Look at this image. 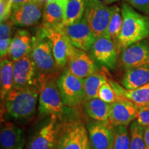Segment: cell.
I'll return each mask as SVG.
<instances>
[{"mask_svg": "<svg viewBox=\"0 0 149 149\" xmlns=\"http://www.w3.org/2000/svg\"><path fill=\"white\" fill-rule=\"evenodd\" d=\"M123 25L115 45L117 53L131 44L149 37V19L135 10L127 3L122 6Z\"/></svg>", "mask_w": 149, "mask_h": 149, "instance_id": "6da1fadb", "label": "cell"}, {"mask_svg": "<svg viewBox=\"0 0 149 149\" xmlns=\"http://www.w3.org/2000/svg\"><path fill=\"white\" fill-rule=\"evenodd\" d=\"M40 88L37 86L13 87L5 97L7 112L17 120H28L35 115Z\"/></svg>", "mask_w": 149, "mask_h": 149, "instance_id": "7a4b0ae2", "label": "cell"}, {"mask_svg": "<svg viewBox=\"0 0 149 149\" xmlns=\"http://www.w3.org/2000/svg\"><path fill=\"white\" fill-rule=\"evenodd\" d=\"M57 74L41 75L40 79L39 112L42 115H61L64 105L57 85Z\"/></svg>", "mask_w": 149, "mask_h": 149, "instance_id": "3957f363", "label": "cell"}, {"mask_svg": "<svg viewBox=\"0 0 149 149\" xmlns=\"http://www.w3.org/2000/svg\"><path fill=\"white\" fill-rule=\"evenodd\" d=\"M31 58L36 65L41 75H51L55 74L57 68L54 58L51 42L46 36L42 27L37 31L33 36Z\"/></svg>", "mask_w": 149, "mask_h": 149, "instance_id": "277c9868", "label": "cell"}, {"mask_svg": "<svg viewBox=\"0 0 149 149\" xmlns=\"http://www.w3.org/2000/svg\"><path fill=\"white\" fill-rule=\"evenodd\" d=\"M111 16V6L100 0H85L83 17L96 37H109L108 29Z\"/></svg>", "mask_w": 149, "mask_h": 149, "instance_id": "5b68a950", "label": "cell"}, {"mask_svg": "<svg viewBox=\"0 0 149 149\" xmlns=\"http://www.w3.org/2000/svg\"><path fill=\"white\" fill-rule=\"evenodd\" d=\"M63 103L74 108L86 101L84 79L77 77L66 68L57 80Z\"/></svg>", "mask_w": 149, "mask_h": 149, "instance_id": "8992f818", "label": "cell"}, {"mask_svg": "<svg viewBox=\"0 0 149 149\" xmlns=\"http://www.w3.org/2000/svg\"><path fill=\"white\" fill-rule=\"evenodd\" d=\"M59 129L58 117L55 115H50L46 122L31 137L28 149H57Z\"/></svg>", "mask_w": 149, "mask_h": 149, "instance_id": "52a82bcc", "label": "cell"}, {"mask_svg": "<svg viewBox=\"0 0 149 149\" xmlns=\"http://www.w3.org/2000/svg\"><path fill=\"white\" fill-rule=\"evenodd\" d=\"M44 1L36 0L12 8L9 20L13 26L20 27L32 26L42 18Z\"/></svg>", "mask_w": 149, "mask_h": 149, "instance_id": "ba28073f", "label": "cell"}, {"mask_svg": "<svg viewBox=\"0 0 149 149\" xmlns=\"http://www.w3.org/2000/svg\"><path fill=\"white\" fill-rule=\"evenodd\" d=\"M94 61L109 70H114L117 65V52L114 43L107 37H97L89 51Z\"/></svg>", "mask_w": 149, "mask_h": 149, "instance_id": "9c48e42d", "label": "cell"}, {"mask_svg": "<svg viewBox=\"0 0 149 149\" xmlns=\"http://www.w3.org/2000/svg\"><path fill=\"white\" fill-rule=\"evenodd\" d=\"M68 70L81 79L98 72L96 63L86 52L74 47L70 44L67 63Z\"/></svg>", "mask_w": 149, "mask_h": 149, "instance_id": "30bf717a", "label": "cell"}, {"mask_svg": "<svg viewBox=\"0 0 149 149\" xmlns=\"http://www.w3.org/2000/svg\"><path fill=\"white\" fill-rule=\"evenodd\" d=\"M40 77L30 54L14 62L13 87L37 86L40 88Z\"/></svg>", "mask_w": 149, "mask_h": 149, "instance_id": "8fae6325", "label": "cell"}, {"mask_svg": "<svg viewBox=\"0 0 149 149\" xmlns=\"http://www.w3.org/2000/svg\"><path fill=\"white\" fill-rule=\"evenodd\" d=\"M42 27L51 42L54 58L57 69H63L68 63V56L71 43L61 28Z\"/></svg>", "mask_w": 149, "mask_h": 149, "instance_id": "7c38bea8", "label": "cell"}, {"mask_svg": "<svg viewBox=\"0 0 149 149\" xmlns=\"http://www.w3.org/2000/svg\"><path fill=\"white\" fill-rule=\"evenodd\" d=\"M62 30L74 47L89 52L97 37L84 17L77 23L63 26Z\"/></svg>", "mask_w": 149, "mask_h": 149, "instance_id": "4fadbf2b", "label": "cell"}, {"mask_svg": "<svg viewBox=\"0 0 149 149\" xmlns=\"http://www.w3.org/2000/svg\"><path fill=\"white\" fill-rule=\"evenodd\" d=\"M88 132L91 149H113L114 127L109 122L88 123Z\"/></svg>", "mask_w": 149, "mask_h": 149, "instance_id": "5bb4252c", "label": "cell"}, {"mask_svg": "<svg viewBox=\"0 0 149 149\" xmlns=\"http://www.w3.org/2000/svg\"><path fill=\"white\" fill-rule=\"evenodd\" d=\"M120 62L126 69L149 66V42L140 41L123 50Z\"/></svg>", "mask_w": 149, "mask_h": 149, "instance_id": "9a60e30c", "label": "cell"}, {"mask_svg": "<svg viewBox=\"0 0 149 149\" xmlns=\"http://www.w3.org/2000/svg\"><path fill=\"white\" fill-rule=\"evenodd\" d=\"M139 107L128 99L123 97L111 104L109 122L113 127L128 126L136 120Z\"/></svg>", "mask_w": 149, "mask_h": 149, "instance_id": "2e32d148", "label": "cell"}, {"mask_svg": "<svg viewBox=\"0 0 149 149\" xmlns=\"http://www.w3.org/2000/svg\"><path fill=\"white\" fill-rule=\"evenodd\" d=\"M68 0H55L45 3L43 10L42 25L45 28L64 26Z\"/></svg>", "mask_w": 149, "mask_h": 149, "instance_id": "e0dca14e", "label": "cell"}, {"mask_svg": "<svg viewBox=\"0 0 149 149\" xmlns=\"http://www.w3.org/2000/svg\"><path fill=\"white\" fill-rule=\"evenodd\" d=\"M33 37L29 31L17 29L13 37L12 42L8 53V57L13 62L31 53Z\"/></svg>", "mask_w": 149, "mask_h": 149, "instance_id": "ac0fdd59", "label": "cell"}, {"mask_svg": "<svg viewBox=\"0 0 149 149\" xmlns=\"http://www.w3.org/2000/svg\"><path fill=\"white\" fill-rule=\"evenodd\" d=\"M1 149H23L25 144L22 130L11 122H6L0 131Z\"/></svg>", "mask_w": 149, "mask_h": 149, "instance_id": "d6986e66", "label": "cell"}, {"mask_svg": "<svg viewBox=\"0 0 149 149\" xmlns=\"http://www.w3.org/2000/svg\"><path fill=\"white\" fill-rule=\"evenodd\" d=\"M88 135L81 124H74L61 136L57 149H82Z\"/></svg>", "mask_w": 149, "mask_h": 149, "instance_id": "ffe728a7", "label": "cell"}, {"mask_svg": "<svg viewBox=\"0 0 149 149\" xmlns=\"http://www.w3.org/2000/svg\"><path fill=\"white\" fill-rule=\"evenodd\" d=\"M117 95V100L123 97L128 99L138 107H149V83L139 88L128 90L112 80H109Z\"/></svg>", "mask_w": 149, "mask_h": 149, "instance_id": "44dd1931", "label": "cell"}, {"mask_svg": "<svg viewBox=\"0 0 149 149\" xmlns=\"http://www.w3.org/2000/svg\"><path fill=\"white\" fill-rule=\"evenodd\" d=\"M149 83V66L126 69L123 76L122 85L124 88L133 90Z\"/></svg>", "mask_w": 149, "mask_h": 149, "instance_id": "7402d4cb", "label": "cell"}, {"mask_svg": "<svg viewBox=\"0 0 149 149\" xmlns=\"http://www.w3.org/2000/svg\"><path fill=\"white\" fill-rule=\"evenodd\" d=\"M85 110L88 116L97 122H108L111 114V104L99 97L86 100Z\"/></svg>", "mask_w": 149, "mask_h": 149, "instance_id": "603a6c76", "label": "cell"}, {"mask_svg": "<svg viewBox=\"0 0 149 149\" xmlns=\"http://www.w3.org/2000/svg\"><path fill=\"white\" fill-rule=\"evenodd\" d=\"M0 80L1 100H4L6 95L14 86V62L8 57L1 59Z\"/></svg>", "mask_w": 149, "mask_h": 149, "instance_id": "cb8c5ba5", "label": "cell"}, {"mask_svg": "<svg viewBox=\"0 0 149 149\" xmlns=\"http://www.w3.org/2000/svg\"><path fill=\"white\" fill-rule=\"evenodd\" d=\"M108 79L104 74L96 72L84 79L86 101L98 97V93L103 84L107 82Z\"/></svg>", "mask_w": 149, "mask_h": 149, "instance_id": "d4e9b609", "label": "cell"}, {"mask_svg": "<svg viewBox=\"0 0 149 149\" xmlns=\"http://www.w3.org/2000/svg\"><path fill=\"white\" fill-rule=\"evenodd\" d=\"M85 0H68L64 26L77 23L83 18Z\"/></svg>", "mask_w": 149, "mask_h": 149, "instance_id": "484cf974", "label": "cell"}, {"mask_svg": "<svg viewBox=\"0 0 149 149\" xmlns=\"http://www.w3.org/2000/svg\"><path fill=\"white\" fill-rule=\"evenodd\" d=\"M111 20L108 29V35L114 43L115 46L117 44L119 36L122 31L123 25V17L122 10L120 7L116 5L111 6Z\"/></svg>", "mask_w": 149, "mask_h": 149, "instance_id": "4316f807", "label": "cell"}, {"mask_svg": "<svg viewBox=\"0 0 149 149\" xmlns=\"http://www.w3.org/2000/svg\"><path fill=\"white\" fill-rule=\"evenodd\" d=\"M130 149H147L144 140V126L137 121L130 126Z\"/></svg>", "mask_w": 149, "mask_h": 149, "instance_id": "83f0119b", "label": "cell"}, {"mask_svg": "<svg viewBox=\"0 0 149 149\" xmlns=\"http://www.w3.org/2000/svg\"><path fill=\"white\" fill-rule=\"evenodd\" d=\"M113 149H130V135L126 126L114 127Z\"/></svg>", "mask_w": 149, "mask_h": 149, "instance_id": "f1b7e54d", "label": "cell"}, {"mask_svg": "<svg viewBox=\"0 0 149 149\" xmlns=\"http://www.w3.org/2000/svg\"><path fill=\"white\" fill-rule=\"evenodd\" d=\"M98 97L109 104H112L117 101L116 93L109 83V80L100 87L98 93Z\"/></svg>", "mask_w": 149, "mask_h": 149, "instance_id": "f546056e", "label": "cell"}, {"mask_svg": "<svg viewBox=\"0 0 149 149\" xmlns=\"http://www.w3.org/2000/svg\"><path fill=\"white\" fill-rule=\"evenodd\" d=\"M13 0H0V21L3 22L10 17Z\"/></svg>", "mask_w": 149, "mask_h": 149, "instance_id": "4dcf8cb0", "label": "cell"}, {"mask_svg": "<svg viewBox=\"0 0 149 149\" xmlns=\"http://www.w3.org/2000/svg\"><path fill=\"white\" fill-rule=\"evenodd\" d=\"M134 9L149 16V0H125Z\"/></svg>", "mask_w": 149, "mask_h": 149, "instance_id": "1f68e13d", "label": "cell"}, {"mask_svg": "<svg viewBox=\"0 0 149 149\" xmlns=\"http://www.w3.org/2000/svg\"><path fill=\"white\" fill-rule=\"evenodd\" d=\"M136 121L144 127H149V107H139Z\"/></svg>", "mask_w": 149, "mask_h": 149, "instance_id": "d6a6232c", "label": "cell"}, {"mask_svg": "<svg viewBox=\"0 0 149 149\" xmlns=\"http://www.w3.org/2000/svg\"><path fill=\"white\" fill-rule=\"evenodd\" d=\"M13 26V25L9 20V19L1 22V24H0V40L13 38L11 37Z\"/></svg>", "mask_w": 149, "mask_h": 149, "instance_id": "836d02e7", "label": "cell"}, {"mask_svg": "<svg viewBox=\"0 0 149 149\" xmlns=\"http://www.w3.org/2000/svg\"><path fill=\"white\" fill-rule=\"evenodd\" d=\"M144 140L147 149H149V127H144Z\"/></svg>", "mask_w": 149, "mask_h": 149, "instance_id": "e575fe53", "label": "cell"}, {"mask_svg": "<svg viewBox=\"0 0 149 149\" xmlns=\"http://www.w3.org/2000/svg\"><path fill=\"white\" fill-rule=\"evenodd\" d=\"M36 1V0H13V8L17 6L24 4V3L30 2V1Z\"/></svg>", "mask_w": 149, "mask_h": 149, "instance_id": "d590c367", "label": "cell"}, {"mask_svg": "<svg viewBox=\"0 0 149 149\" xmlns=\"http://www.w3.org/2000/svg\"><path fill=\"white\" fill-rule=\"evenodd\" d=\"M82 149H91L90 142H89L88 137V138L86 139V141H85V142H84V146H83V148Z\"/></svg>", "mask_w": 149, "mask_h": 149, "instance_id": "8d00e7d4", "label": "cell"}, {"mask_svg": "<svg viewBox=\"0 0 149 149\" xmlns=\"http://www.w3.org/2000/svg\"><path fill=\"white\" fill-rule=\"evenodd\" d=\"M100 1H102V2H104V3H106V4H111V3H113L115 2H116V1H119V0H100Z\"/></svg>", "mask_w": 149, "mask_h": 149, "instance_id": "74e56055", "label": "cell"}, {"mask_svg": "<svg viewBox=\"0 0 149 149\" xmlns=\"http://www.w3.org/2000/svg\"><path fill=\"white\" fill-rule=\"evenodd\" d=\"M43 1H46V2H47V1H55V0H43Z\"/></svg>", "mask_w": 149, "mask_h": 149, "instance_id": "f35d334b", "label": "cell"}]
</instances>
